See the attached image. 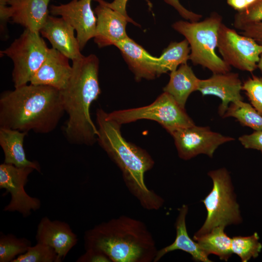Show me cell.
Returning a JSON list of instances; mask_svg holds the SVG:
<instances>
[{
  "label": "cell",
  "instance_id": "ac0fdd59",
  "mask_svg": "<svg viewBox=\"0 0 262 262\" xmlns=\"http://www.w3.org/2000/svg\"><path fill=\"white\" fill-rule=\"evenodd\" d=\"M115 46L121 51L136 81L142 79L153 80L157 76V57L150 55L129 37L116 43Z\"/></svg>",
  "mask_w": 262,
  "mask_h": 262
},
{
  "label": "cell",
  "instance_id": "1f68e13d",
  "mask_svg": "<svg viewBox=\"0 0 262 262\" xmlns=\"http://www.w3.org/2000/svg\"><path fill=\"white\" fill-rule=\"evenodd\" d=\"M240 30L241 34L251 38L262 46V20L246 24Z\"/></svg>",
  "mask_w": 262,
  "mask_h": 262
},
{
  "label": "cell",
  "instance_id": "f546056e",
  "mask_svg": "<svg viewBox=\"0 0 262 262\" xmlns=\"http://www.w3.org/2000/svg\"><path fill=\"white\" fill-rule=\"evenodd\" d=\"M242 90L250 100L252 106L262 115V77L253 75L245 81Z\"/></svg>",
  "mask_w": 262,
  "mask_h": 262
},
{
  "label": "cell",
  "instance_id": "cb8c5ba5",
  "mask_svg": "<svg viewBox=\"0 0 262 262\" xmlns=\"http://www.w3.org/2000/svg\"><path fill=\"white\" fill-rule=\"evenodd\" d=\"M190 48L185 39L180 42H172L158 58L157 76L176 70L179 66L187 64L189 60Z\"/></svg>",
  "mask_w": 262,
  "mask_h": 262
},
{
  "label": "cell",
  "instance_id": "52a82bcc",
  "mask_svg": "<svg viewBox=\"0 0 262 262\" xmlns=\"http://www.w3.org/2000/svg\"><path fill=\"white\" fill-rule=\"evenodd\" d=\"M109 118L120 125L140 119L159 123L171 135L182 128L195 125L193 120L168 93L164 92L151 104L139 108L118 110L107 113Z\"/></svg>",
  "mask_w": 262,
  "mask_h": 262
},
{
  "label": "cell",
  "instance_id": "d6986e66",
  "mask_svg": "<svg viewBox=\"0 0 262 262\" xmlns=\"http://www.w3.org/2000/svg\"><path fill=\"white\" fill-rule=\"evenodd\" d=\"M50 0H7L11 20L32 32H40L49 16Z\"/></svg>",
  "mask_w": 262,
  "mask_h": 262
},
{
  "label": "cell",
  "instance_id": "6da1fadb",
  "mask_svg": "<svg viewBox=\"0 0 262 262\" xmlns=\"http://www.w3.org/2000/svg\"><path fill=\"white\" fill-rule=\"evenodd\" d=\"M65 112L60 91L51 86L25 84L0 97V127L48 133Z\"/></svg>",
  "mask_w": 262,
  "mask_h": 262
},
{
  "label": "cell",
  "instance_id": "277c9868",
  "mask_svg": "<svg viewBox=\"0 0 262 262\" xmlns=\"http://www.w3.org/2000/svg\"><path fill=\"white\" fill-rule=\"evenodd\" d=\"M85 249L106 254L112 262H151L158 249L146 224L121 215L95 225L84 235Z\"/></svg>",
  "mask_w": 262,
  "mask_h": 262
},
{
  "label": "cell",
  "instance_id": "603a6c76",
  "mask_svg": "<svg viewBox=\"0 0 262 262\" xmlns=\"http://www.w3.org/2000/svg\"><path fill=\"white\" fill-rule=\"evenodd\" d=\"M225 228L215 227L204 234L194 235L193 239L208 256L213 254L218 256L221 260L227 261L232 254L231 238L224 231Z\"/></svg>",
  "mask_w": 262,
  "mask_h": 262
},
{
  "label": "cell",
  "instance_id": "5bb4252c",
  "mask_svg": "<svg viewBox=\"0 0 262 262\" xmlns=\"http://www.w3.org/2000/svg\"><path fill=\"white\" fill-rule=\"evenodd\" d=\"M35 239L53 248L57 253L56 262H61L77 244L78 237L66 222L42 217L37 227Z\"/></svg>",
  "mask_w": 262,
  "mask_h": 262
},
{
  "label": "cell",
  "instance_id": "8fae6325",
  "mask_svg": "<svg viewBox=\"0 0 262 262\" xmlns=\"http://www.w3.org/2000/svg\"><path fill=\"white\" fill-rule=\"evenodd\" d=\"M171 135L179 157L185 160L200 154L212 158L219 146L234 140L232 137L213 131L208 127L196 126L195 124L180 129Z\"/></svg>",
  "mask_w": 262,
  "mask_h": 262
},
{
  "label": "cell",
  "instance_id": "7402d4cb",
  "mask_svg": "<svg viewBox=\"0 0 262 262\" xmlns=\"http://www.w3.org/2000/svg\"><path fill=\"white\" fill-rule=\"evenodd\" d=\"M199 80L191 67L187 64H182L176 70L170 72L169 82L163 90L171 95L185 109L189 96L198 90Z\"/></svg>",
  "mask_w": 262,
  "mask_h": 262
},
{
  "label": "cell",
  "instance_id": "4fadbf2b",
  "mask_svg": "<svg viewBox=\"0 0 262 262\" xmlns=\"http://www.w3.org/2000/svg\"><path fill=\"white\" fill-rule=\"evenodd\" d=\"M94 11L97 16L94 42L99 48L115 46L129 37L126 31L128 22L138 26L131 18H128L102 4L99 3Z\"/></svg>",
  "mask_w": 262,
  "mask_h": 262
},
{
  "label": "cell",
  "instance_id": "3957f363",
  "mask_svg": "<svg viewBox=\"0 0 262 262\" xmlns=\"http://www.w3.org/2000/svg\"><path fill=\"white\" fill-rule=\"evenodd\" d=\"M72 73L66 87L60 91L68 118L65 136L71 144L91 146L97 141V127L90 108L101 93L98 81L99 60L90 54L72 60Z\"/></svg>",
  "mask_w": 262,
  "mask_h": 262
},
{
  "label": "cell",
  "instance_id": "4dcf8cb0",
  "mask_svg": "<svg viewBox=\"0 0 262 262\" xmlns=\"http://www.w3.org/2000/svg\"><path fill=\"white\" fill-rule=\"evenodd\" d=\"M239 140L245 148L256 149L262 153V130L243 135L239 138Z\"/></svg>",
  "mask_w": 262,
  "mask_h": 262
},
{
  "label": "cell",
  "instance_id": "d590c367",
  "mask_svg": "<svg viewBox=\"0 0 262 262\" xmlns=\"http://www.w3.org/2000/svg\"><path fill=\"white\" fill-rule=\"evenodd\" d=\"M94 0L119 12L128 18H131L128 15L126 11V5L128 0H114L112 2H108L104 0Z\"/></svg>",
  "mask_w": 262,
  "mask_h": 262
},
{
  "label": "cell",
  "instance_id": "9a60e30c",
  "mask_svg": "<svg viewBox=\"0 0 262 262\" xmlns=\"http://www.w3.org/2000/svg\"><path fill=\"white\" fill-rule=\"evenodd\" d=\"M242 85L236 73H213L208 79L199 80L197 91L203 96L213 95L221 99L218 113L223 117L230 102L243 100Z\"/></svg>",
  "mask_w": 262,
  "mask_h": 262
},
{
  "label": "cell",
  "instance_id": "30bf717a",
  "mask_svg": "<svg viewBox=\"0 0 262 262\" xmlns=\"http://www.w3.org/2000/svg\"><path fill=\"white\" fill-rule=\"evenodd\" d=\"M34 169L31 167H18L4 163L0 165V188L5 189L3 195L8 193L11 199L3 211L18 212L23 217L30 215L32 211L41 207V201L29 196L25 190L28 176Z\"/></svg>",
  "mask_w": 262,
  "mask_h": 262
},
{
  "label": "cell",
  "instance_id": "e0dca14e",
  "mask_svg": "<svg viewBox=\"0 0 262 262\" xmlns=\"http://www.w3.org/2000/svg\"><path fill=\"white\" fill-rule=\"evenodd\" d=\"M74 31V28L62 17L49 15L39 33L49 41L52 48L72 61L83 56Z\"/></svg>",
  "mask_w": 262,
  "mask_h": 262
},
{
  "label": "cell",
  "instance_id": "7c38bea8",
  "mask_svg": "<svg viewBox=\"0 0 262 262\" xmlns=\"http://www.w3.org/2000/svg\"><path fill=\"white\" fill-rule=\"evenodd\" d=\"M91 0H72L49 7L52 16H60L74 28L81 50L95 35L97 16L92 9Z\"/></svg>",
  "mask_w": 262,
  "mask_h": 262
},
{
  "label": "cell",
  "instance_id": "836d02e7",
  "mask_svg": "<svg viewBox=\"0 0 262 262\" xmlns=\"http://www.w3.org/2000/svg\"><path fill=\"white\" fill-rule=\"evenodd\" d=\"M85 252L80 256L77 262H112L104 253L96 250L86 249Z\"/></svg>",
  "mask_w": 262,
  "mask_h": 262
},
{
  "label": "cell",
  "instance_id": "484cf974",
  "mask_svg": "<svg viewBox=\"0 0 262 262\" xmlns=\"http://www.w3.org/2000/svg\"><path fill=\"white\" fill-rule=\"evenodd\" d=\"M32 246L28 239L17 237L15 235L0 233V262H12L20 254L25 253Z\"/></svg>",
  "mask_w": 262,
  "mask_h": 262
},
{
  "label": "cell",
  "instance_id": "44dd1931",
  "mask_svg": "<svg viewBox=\"0 0 262 262\" xmlns=\"http://www.w3.org/2000/svg\"><path fill=\"white\" fill-rule=\"evenodd\" d=\"M28 132L0 127V145L4 154V163L18 167H31L39 172L41 167L36 161L27 158L23 147Z\"/></svg>",
  "mask_w": 262,
  "mask_h": 262
},
{
  "label": "cell",
  "instance_id": "ba28073f",
  "mask_svg": "<svg viewBox=\"0 0 262 262\" xmlns=\"http://www.w3.org/2000/svg\"><path fill=\"white\" fill-rule=\"evenodd\" d=\"M49 49L39 32L25 29L19 37L0 51L13 63L12 80L15 88L30 82L45 60Z\"/></svg>",
  "mask_w": 262,
  "mask_h": 262
},
{
  "label": "cell",
  "instance_id": "4316f807",
  "mask_svg": "<svg viewBox=\"0 0 262 262\" xmlns=\"http://www.w3.org/2000/svg\"><path fill=\"white\" fill-rule=\"evenodd\" d=\"M257 232L248 236H234L231 238L232 253L238 255L242 262H247L251 258H257L262 249Z\"/></svg>",
  "mask_w": 262,
  "mask_h": 262
},
{
  "label": "cell",
  "instance_id": "ffe728a7",
  "mask_svg": "<svg viewBox=\"0 0 262 262\" xmlns=\"http://www.w3.org/2000/svg\"><path fill=\"white\" fill-rule=\"evenodd\" d=\"M188 211V206L184 204L180 209L175 223L176 238L173 243L158 250L154 262H158L167 253L176 250L189 253L193 260L196 262H212L198 243L191 239L188 234L186 225V216Z\"/></svg>",
  "mask_w": 262,
  "mask_h": 262
},
{
  "label": "cell",
  "instance_id": "e575fe53",
  "mask_svg": "<svg viewBox=\"0 0 262 262\" xmlns=\"http://www.w3.org/2000/svg\"><path fill=\"white\" fill-rule=\"evenodd\" d=\"M11 19L9 6L7 0H0V31L5 32L7 23Z\"/></svg>",
  "mask_w": 262,
  "mask_h": 262
},
{
  "label": "cell",
  "instance_id": "f1b7e54d",
  "mask_svg": "<svg viewBox=\"0 0 262 262\" xmlns=\"http://www.w3.org/2000/svg\"><path fill=\"white\" fill-rule=\"evenodd\" d=\"M262 20V0H256L234 16L233 26L240 30L244 25Z\"/></svg>",
  "mask_w": 262,
  "mask_h": 262
},
{
  "label": "cell",
  "instance_id": "9c48e42d",
  "mask_svg": "<svg viewBox=\"0 0 262 262\" xmlns=\"http://www.w3.org/2000/svg\"><path fill=\"white\" fill-rule=\"evenodd\" d=\"M217 48L229 66L252 72L258 68L262 46L250 37L238 33L223 23L218 30Z\"/></svg>",
  "mask_w": 262,
  "mask_h": 262
},
{
  "label": "cell",
  "instance_id": "2e32d148",
  "mask_svg": "<svg viewBox=\"0 0 262 262\" xmlns=\"http://www.w3.org/2000/svg\"><path fill=\"white\" fill-rule=\"evenodd\" d=\"M69 60L57 50L49 48L45 60L33 76L30 83L63 90L68 84L72 73Z\"/></svg>",
  "mask_w": 262,
  "mask_h": 262
},
{
  "label": "cell",
  "instance_id": "83f0119b",
  "mask_svg": "<svg viewBox=\"0 0 262 262\" xmlns=\"http://www.w3.org/2000/svg\"><path fill=\"white\" fill-rule=\"evenodd\" d=\"M57 253L49 246L37 243L27 251L18 256L12 262H56Z\"/></svg>",
  "mask_w": 262,
  "mask_h": 262
},
{
  "label": "cell",
  "instance_id": "d4e9b609",
  "mask_svg": "<svg viewBox=\"0 0 262 262\" xmlns=\"http://www.w3.org/2000/svg\"><path fill=\"white\" fill-rule=\"evenodd\" d=\"M233 117L243 126L249 127L254 131L262 130V115L252 105L238 100L232 102L223 117Z\"/></svg>",
  "mask_w": 262,
  "mask_h": 262
},
{
  "label": "cell",
  "instance_id": "7a4b0ae2",
  "mask_svg": "<svg viewBox=\"0 0 262 262\" xmlns=\"http://www.w3.org/2000/svg\"><path fill=\"white\" fill-rule=\"evenodd\" d=\"M101 108L96 112L98 131L97 142L120 169L124 183L131 194L147 210H158L164 199L147 188L144 180L145 173L151 169L154 161L145 149L122 136L121 125L109 118Z\"/></svg>",
  "mask_w": 262,
  "mask_h": 262
},
{
  "label": "cell",
  "instance_id": "d6a6232c",
  "mask_svg": "<svg viewBox=\"0 0 262 262\" xmlns=\"http://www.w3.org/2000/svg\"><path fill=\"white\" fill-rule=\"evenodd\" d=\"M165 2L173 7L184 18L191 22L198 21L202 18L200 14H196L184 7L179 0H164Z\"/></svg>",
  "mask_w": 262,
  "mask_h": 262
},
{
  "label": "cell",
  "instance_id": "8d00e7d4",
  "mask_svg": "<svg viewBox=\"0 0 262 262\" xmlns=\"http://www.w3.org/2000/svg\"><path fill=\"white\" fill-rule=\"evenodd\" d=\"M228 4L237 12H240L248 7L246 0H227Z\"/></svg>",
  "mask_w": 262,
  "mask_h": 262
},
{
  "label": "cell",
  "instance_id": "8992f818",
  "mask_svg": "<svg viewBox=\"0 0 262 262\" xmlns=\"http://www.w3.org/2000/svg\"><path fill=\"white\" fill-rule=\"evenodd\" d=\"M208 175L213 180V188L201 200L207 210V217L195 236L207 233L218 226L226 227L242 221L229 171L222 168L210 171Z\"/></svg>",
  "mask_w": 262,
  "mask_h": 262
},
{
  "label": "cell",
  "instance_id": "5b68a950",
  "mask_svg": "<svg viewBox=\"0 0 262 262\" xmlns=\"http://www.w3.org/2000/svg\"><path fill=\"white\" fill-rule=\"evenodd\" d=\"M222 23L221 16L213 13L200 21L180 20L172 26L188 41L190 48L189 60L192 63L208 68L213 73H224L231 70V66L215 51L217 48L218 30Z\"/></svg>",
  "mask_w": 262,
  "mask_h": 262
},
{
  "label": "cell",
  "instance_id": "74e56055",
  "mask_svg": "<svg viewBox=\"0 0 262 262\" xmlns=\"http://www.w3.org/2000/svg\"><path fill=\"white\" fill-rule=\"evenodd\" d=\"M258 68L262 73V53L261 54L260 58L259 61L258 63Z\"/></svg>",
  "mask_w": 262,
  "mask_h": 262
}]
</instances>
